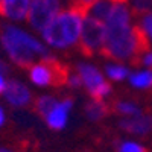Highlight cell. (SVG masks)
<instances>
[{
    "instance_id": "ba28073f",
    "label": "cell",
    "mask_w": 152,
    "mask_h": 152,
    "mask_svg": "<svg viewBox=\"0 0 152 152\" xmlns=\"http://www.w3.org/2000/svg\"><path fill=\"white\" fill-rule=\"evenodd\" d=\"M3 97L5 100L15 108H23L28 107L32 100V93L26 87V84H23L17 79H12L6 82V88L3 91Z\"/></svg>"
},
{
    "instance_id": "30bf717a",
    "label": "cell",
    "mask_w": 152,
    "mask_h": 152,
    "mask_svg": "<svg viewBox=\"0 0 152 152\" xmlns=\"http://www.w3.org/2000/svg\"><path fill=\"white\" fill-rule=\"evenodd\" d=\"M31 0H2L0 2V15L12 21L28 20Z\"/></svg>"
},
{
    "instance_id": "e0dca14e",
    "label": "cell",
    "mask_w": 152,
    "mask_h": 152,
    "mask_svg": "<svg viewBox=\"0 0 152 152\" xmlns=\"http://www.w3.org/2000/svg\"><path fill=\"white\" fill-rule=\"evenodd\" d=\"M114 110H116L119 114L126 116V117H134V116L142 114L140 108L132 102H128V100H120V102H117L116 105H114Z\"/></svg>"
},
{
    "instance_id": "d6986e66",
    "label": "cell",
    "mask_w": 152,
    "mask_h": 152,
    "mask_svg": "<svg viewBox=\"0 0 152 152\" xmlns=\"http://www.w3.org/2000/svg\"><path fill=\"white\" fill-rule=\"evenodd\" d=\"M131 8L135 14H149L152 9V0H129Z\"/></svg>"
},
{
    "instance_id": "2e32d148",
    "label": "cell",
    "mask_w": 152,
    "mask_h": 152,
    "mask_svg": "<svg viewBox=\"0 0 152 152\" xmlns=\"http://www.w3.org/2000/svg\"><path fill=\"white\" fill-rule=\"evenodd\" d=\"M58 104V100L53 97V96H49V94H46V96H40L37 99V102H35V108H37V111L41 114L43 117H46L47 114L53 110V107Z\"/></svg>"
},
{
    "instance_id": "f1b7e54d",
    "label": "cell",
    "mask_w": 152,
    "mask_h": 152,
    "mask_svg": "<svg viewBox=\"0 0 152 152\" xmlns=\"http://www.w3.org/2000/svg\"><path fill=\"white\" fill-rule=\"evenodd\" d=\"M0 2H2V0H0Z\"/></svg>"
},
{
    "instance_id": "cb8c5ba5",
    "label": "cell",
    "mask_w": 152,
    "mask_h": 152,
    "mask_svg": "<svg viewBox=\"0 0 152 152\" xmlns=\"http://www.w3.org/2000/svg\"><path fill=\"white\" fill-rule=\"evenodd\" d=\"M6 78H5V75L3 73H0V94H3L5 91V88H6Z\"/></svg>"
},
{
    "instance_id": "5b68a950",
    "label": "cell",
    "mask_w": 152,
    "mask_h": 152,
    "mask_svg": "<svg viewBox=\"0 0 152 152\" xmlns=\"http://www.w3.org/2000/svg\"><path fill=\"white\" fill-rule=\"evenodd\" d=\"M105 44V23L91 15H85L79 38V47L85 55L102 52Z\"/></svg>"
},
{
    "instance_id": "6da1fadb",
    "label": "cell",
    "mask_w": 152,
    "mask_h": 152,
    "mask_svg": "<svg viewBox=\"0 0 152 152\" xmlns=\"http://www.w3.org/2000/svg\"><path fill=\"white\" fill-rule=\"evenodd\" d=\"M105 23V44L102 53L114 61L137 59L149 49V43L138 26H132L131 11L125 3H113Z\"/></svg>"
},
{
    "instance_id": "8992f818",
    "label": "cell",
    "mask_w": 152,
    "mask_h": 152,
    "mask_svg": "<svg viewBox=\"0 0 152 152\" xmlns=\"http://www.w3.org/2000/svg\"><path fill=\"white\" fill-rule=\"evenodd\" d=\"M76 73L79 75V78L82 81V85L87 88V91L90 93L93 99L102 100L111 93V85L105 81L102 72L97 67L87 64V62H81L78 64Z\"/></svg>"
},
{
    "instance_id": "7a4b0ae2",
    "label": "cell",
    "mask_w": 152,
    "mask_h": 152,
    "mask_svg": "<svg viewBox=\"0 0 152 152\" xmlns=\"http://www.w3.org/2000/svg\"><path fill=\"white\" fill-rule=\"evenodd\" d=\"M0 43L8 58L20 67H31L37 62V59L40 61L49 55L47 47L40 40H37L29 32L11 24H6L2 29Z\"/></svg>"
},
{
    "instance_id": "ac0fdd59",
    "label": "cell",
    "mask_w": 152,
    "mask_h": 152,
    "mask_svg": "<svg viewBox=\"0 0 152 152\" xmlns=\"http://www.w3.org/2000/svg\"><path fill=\"white\" fill-rule=\"evenodd\" d=\"M138 28H140V31L143 32V35L148 40V43L152 44V12L143 15L142 23H140V26H138Z\"/></svg>"
},
{
    "instance_id": "9a60e30c",
    "label": "cell",
    "mask_w": 152,
    "mask_h": 152,
    "mask_svg": "<svg viewBox=\"0 0 152 152\" xmlns=\"http://www.w3.org/2000/svg\"><path fill=\"white\" fill-rule=\"evenodd\" d=\"M105 75L111 81H123L129 76V70L123 64H108L105 67Z\"/></svg>"
},
{
    "instance_id": "8fae6325",
    "label": "cell",
    "mask_w": 152,
    "mask_h": 152,
    "mask_svg": "<svg viewBox=\"0 0 152 152\" xmlns=\"http://www.w3.org/2000/svg\"><path fill=\"white\" fill-rule=\"evenodd\" d=\"M120 128L134 135H145L152 131V116L138 114L134 117H125L120 122Z\"/></svg>"
},
{
    "instance_id": "4fadbf2b",
    "label": "cell",
    "mask_w": 152,
    "mask_h": 152,
    "mask_svg": "<svg viewBox=\"0 0 152 152\" xmlns=\"http://www.w3.org/2000/svg\"><path fill=\"white\" fill-rule=\"evenodd\" d=\"M111 6H113V2L111 0H97L96 3H93L87 11V15H91L100 21H105L110 11H111Z\"/></svg>"
},
{
    "instance_id": "3957f363",
    "label": "cell",
    "mask_w": 152,
    "mask_h": 152,
    "mask_svg": "<svg viewBox=\"0 0 152 152\" xmlns=\"http://www.w3.org/2000/svg\"><path fill=\"white\" fill-rule=\"evenodd\" d=\"M85 12L78 8L62 9L41 31L44 43L56 50H66L79 44Z\"/></svg>"
},
{
    "instance_id": "7c38bea8",
    "label": "cell",
    "mask_w": 152,
    "mask_h": 152,
    "mask_svg": "<svg viewBox=\"0 0 152 152\" xmlns=\"http://www.w3.org/2000/svg\"><path fill=\"white\" fill-rule=\"evenodd\" d=\"M108 113V107L104 104V100H97V99H91L90 102L87 104L85 107V114L87 117L93 120V122H97L100 119H104Z\"/></svg>"
},
{
    "instance_id": "52a82bcc",
    "label": "cell",
    "mask_w": 152,
    "mask_h": 152,
    "mask_svg": "<svg viewBox=\"0 0 152 152\" xmlns=\"http://www.w3.org/2000/svg\"><path fill=\"white\" fill-rule=\"evenodd\" d=\"M61 11V0H31L28 21L35 31L41 32Z\"/></svg>"
},
{
    "instance_id": "ffe728a7",
    "label": "cell",
    "mask_w": 152,
    "mask_h": 152,
    "mask_svg": "<svg viewBox=\"0 0 152 152\" xmlns=\"http://www.w3.org/2000/svg\"><path fill=\"white\" fill-rule=\"evenodd\" d=\"M117 152H146V149H145V146H143V145L137 143V142L126 140V142L119 143Z\"/></svg>"
},
{
    "instance_id": "603a6c76",
    "label": "cell",
    "mask_w": 152,
    "mask_h": 152,
    "mask_svg": "<svg viewBox=\"0 0 152 152\" xmlns=\"http://www.w3.org/2000/svg\"><path fill=\"white\" fill-rule=\"evenodd\" d=\"M140 61H142V64H143L145 67L152 69V52H145V53L142 55Z\"/></svg>"
},
{
    "instance_id": "9c48e42d",
    "label": "cell",
    "mask_w": 152,
    "mask_h": 152,
    "mask_svg": "<svg viewBox=\"0 0 152 152\" xmlns=\"http://www.w3.org/2000/svg\"><path fill=\"white\" fill-rule=\"evenodd\" d=\"M72 108H73V100L70 97L58 100V104L53 107V110L44 117L47 126H49V128H52V129H55V131L64 129L67 126L69 114H70Z\"/></svg>"
},
{
    "instance_id": "277c9868",
    "label": "cell",
    "mask_w": 152,
    "mask_h": 152,
    "mask_svg": "<svg viewBox=\"0 0 152 152\" xmlns=\"http://www.w3.org/2000/svg\"><path fill=\"white\" fill-rule=\"evenodd\" d=\"M67 75H69L67 70L50 53L29 67V78H31L32 84H35L38 87L66 84Z\"/></svg>"
},
{
    "instance_id": "44dd1931",
    "label": "cell",
    "mask_w": 152,
    "mask_h": 152,
    "mask_svg": "<svg viewBox=\"0 0 152 152\" xmlns=\"http://www.w3.org/2000/svg\"><path fill=\"white\" fill-rule=\"evenodd\" d=\"M66 84H67L69 87H72V88H81V87H82V81H81V78H79L78 73H69Z\"/></svg>"
},
{
    "instance_id": "4316f807",
    "label": "cell",
    "mask_w": 152,
    "mask_h": 152,
    "mask_svg": "<svg viewBox=\"0 0 152 152\" xmlns=\"http://www.w3.org/2000/svg\"><path fill=\"white\" fill-rule=\"evenodd\" d=\"M0 152H15V151H11V149H8L5 146H0Z\"/></svg>"
},
{
    "instance_id": "5bb4252c",
    "label": "cell",
    "mask_w": 152,
    "mask_h": 152,
    "mask_svg": "<svg viewBox=\"0 0 152 152\" xmlns=\"http://www.w3.org/2000/svg\"><path fill=\"white\" fill-rule=\"evenodd\" d=\"M129 82L134 88H149L152 87V70H140L135 73H129Z\"/></svg>"
},
{
    "instance_id": "7402d4cb",
    "label": "cell",
    "mask_w": 152,
    "mask_h": 152,
    "mask_svg": "<svg viewBox=\"0 0 152 152\" xmlns=\"http://www.w3.org/2000/svg\"><path fill=\"white\" fill-rule=\"evenodd\" d=\"M73 2V8H78V9H81V11H84L85 14H87V11H88V8H90L93 3H96L97 0H72Z\"/></svg>"
},
{
    "instance_id": "484cf974",
    "label": "cell",
    "mask_w": 152,
    "mask_h": 152,
    "mask_svg": "<svg viewBox=\"0 0 152 152\" xmlns=\"http://www.w3.org/2000/svg\"><path fill=\"white\" fill-rule=\"evenodd\" d=\"M6 70H8V67H6V64H5V62L2 61V59H0V73H6Z\"/></svg>"
},
{
    "instance_id": "83f0119b",
    "label": "cell",
    "mask_w": 152,
    "mask_h": 152,
    "mask_svg": "<svg viewBox=\"0 0 152 152\" xmlns=\"http://www.w3.org/2000/svg\"><path fill=\"white\" fill-rule=\"evenodd\" d=\"M113 3H123V2H126V0H111Z\"/></svg>"
},
{
    "instance_id": "d4e9b609",
    "label": "cell",
    "mask_w": 152,
    "mask_h": 152,
    "mask_svg": "<svg viewBox=\"0 0 152 152\" xmlns=\"http://www.w3.org/2000/svg\"><path fill=\"white\" fill-rule=\"evenodd\" d=\"M5 120H6V114H5V110L0 107V128L5 125Z\"/></svg>"
}]
</instances>
